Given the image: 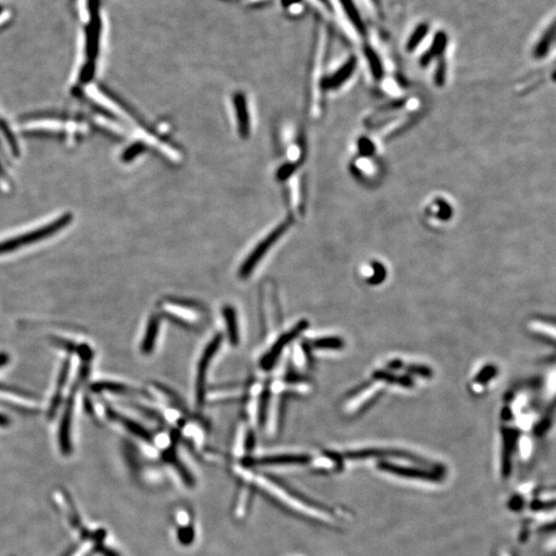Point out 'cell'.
<instances>
[{"instance_id": "obj_13", "label": "cell", "mask_w": 556, "mask_h": 556, "mask_svg": "<svg viewBox=\"0 0 556 556\" xmlns=\"http://www.w3.org/2000/svg\"><path fill=\"white\" fill-rule=\"evenodd\" d=\"M355 60L353 59L348 61V63L344 66V68L339 70L338 72H336L335 75H333V77L328 81V86L334 88L337 87L340 83H344V81L348 79L349 75H351V73H353V70H355Z\"/></svg>"}, {"instance_id": "obj_19", "label": "cell", "mask_w": 556, "mask_h": 556, "mask_svg": "<svg viewBox=\"0 0 556 556\" xmlns=\"http://www.w3.org/2000/svg\"><path fill=\"white\" fill-rule=\"evenodd\" d=\"M495 556H519V553L514 549H504V550L497 551Z\"/></svg>"}, {"instance_id": "obj_5", "label": "cell", "mask_w": 556, "mask_h": 556, "mask_svg": "<svg viewBox=\"0 0 556 556\" xmlns=\"http://www.w3.org/2000/svg\"><path fill=\"white\" fill-rule=\"evenodd\" d=\"M307 326H308V323H307L306 321H299L292 329L286 332L284 335L280 336L277 341L275 342V346L263 357L262 361H261V367H262V369H271V368L275 366V364L277 363L278 357L281 355L282 350H284L292 340L296 339V338L306 329Z\"/></svg>"}, {"instance_id": "obj_3", "label": "cell", "mask_w": 556, "mask_h": 556, "mask_svg": "<svg viewBox=\"0 0 556 556\" xmlns=\"http://www.w3.org/2000/svg\"><path fill=\"white\" fill-rule=\"evenodd\" d=\"M71 221H72V215L66 213V215L60 217L59 219H56L55 221H52V223L48 224L47 226H43L39 229L33 230V231L28 232V233L18 236V237L10 238V239L6 240V241H1L0 242V255L8 254V252H14V250H19V248L30 246L34 242L47 239V238L51 237V236L55 235L56 233L63 230L64 228H66V226L70 225Z\"/></svg>"}, {"instance_id": "obj_12", "label": "cell", "mask_w": 556, "mask_h": 556, "mask_svg": "<svg viewBox=\"0 0 556 556\" xmlns=\"http://www.w3.org/2000/svg\"><path fill=\"white\" fill-rule=\"evenodd\" d=\"M92 392L94 393H112L118 395L135 394V390L125 384H118V382L98 381L90 386Z\"/></svg>"}, {"instance_id": "obj_4", "label": "cell", "mask_w": 556, "mask_h": 556, "mask_svg": "<svg viewBox=\"0 0 556 556\" xmlns=\"http://www.w3.org/2000/svg\"><path fill=\"white\" fill-rule=\"evenodd\" d=\"M221 341H223V337L221 335L215 336L204 349L203 355L198 364L197 378H196V401H197L198 406H203L204 402H206V377H208L209 365L215 353L219 350Z\"/></svg>"}, {"instance_id": "obj_20", "label": "cell", "mask_w": 556, "mask_h": 556, "mask_svg": "<svg viewBox=\"0 0 556 556\" xmlns=\"http://www.w3.org/2000/svg\"><path fill=\"white\" fill-rule=\"evenodd\" d=\"M10 361V355L6 353H0V368L8 365Z\"/></svg>"}, {"instance_id": "obj_1", "label": "cell", "mask_w": 556, "mask_h": 556, "mask_svg": "<svg viewBox=\"0 0 556 556\" xmlns=\"http://www.w3.org/2000/svg\"><path fill=\"white\" fill-rule=\"evenodd\" d=\"M81 359V365L79 374H77V381L73 384L70 396L66 400V408H64L59 430H58V443H59L60 450L64 455H70L72 453L71 424H72L73 413H75V396L81 384L87 380L90 369H91L90 366H91L92 357H85V359Z\"/></svg>"}, {"instance_id": "obj_6", "label": "cell", "mask_w": 556, "mask_h": 556, "mask_svg": "<svg viewBox=\"0 0 556 556\" xmlns=\"http://www.w3.org/2000/svg\"><path fill=\"white\" fill-rule=\"evenodd\" d=\"M70 367L71 361L70 357H68V359H64L63 363H62L61 369H60L59 375H58L57 386H56L55 393H54L51 404H50L49 411H48V418H49V419H53V418L56 417V415H57L58 409L60 408L64 388H66L68 375H70Z\"/></svg>"}, {"instance_id": "obj_16", "label": "cell", "mask_w": 556, "mask_h": 556, "mask_svg": "<svg viewBox=\"0 0 556 556\" xmlns=\"http://www.w3.org/2000/svg\"><path fill=\"white\" fill-rule=\"evenodd\" d=\"M426 31H428V27L426 26H421L415 31V34L413 35L411 37L410 41L408 43V50H413L415 48L417 47L418 43L421 41V39H424V37H426Z\"/></svg>"}, {"instance_id": "obj_14", "label": "cell", "mask_w": 556, "mask_h": 556, "mask_svg": "<svg viewBox=\"0 0 556 556\" xmlns=\"http://www.w3.org/2000/svg\"><path fill=\"white\" fill-rule=\"evenodd\" d=\"M0 128H1L4 135H6V139H8L10 148H12L14 155L19 156V146L18 144H17V140L14 139V135H12V131H10V127H8L6 123L0 122Z\"/></svg>"}, {"instance_id": "obj_18", "label": "cell", "mask_w": 556, "mask_h": 556, "mask_svg": "<svg viewBox=\"0 0 556 556\" xmlns=\"http://www.w3.org/2000/svg\"><path fill=\"white\" fill-rule=\"evenodd\" d=\"M52 340H53V344H56L57 346H59V348L66 349V350L70 351V353H77V346H75V344H72V342L68 341V340L61 339V338L55 337H54Z\"/></svg>"}, {"instance_id": "obj_15", "label": "cell", "mask_w": 556, "mask_h": 556, "mask_svg": "<svg viewBox=\"0 0 556 556\" xmlns=\"http://www.w3.org/2000/svg\"><path fill=\"white\" fill-rule=\"evenodd\" d=\"M315 346L317 348H339L341 341L337 338H321L315 341Z\"/></svg>"}, {"instance_id": "obj_21", "label": "cell", "mask_w": 556, "mask_h": 556, "mask_svg": "<svg viewBox=\"0 0 556 556\" xmlns=\"http://www.w3.org/2000/svg\"><path fill=\"white\" fill-rule=\"evenodd\" d=\"M10 424V419L4 415H0V426H8Z\"/></svg>"}, {"instance_id": "obj_7", "label": "cell", "mask_w": 556, "mask_h": 556, "mask_svg": "<svg viewBox=\"0 0 556 556\" xmlns=\"http://www.w3.org/2000/svg\"><path fill=\"white\" fill-rule=\"evenodd\" d=\"M164 310L175 319L186 324H193L199 319V311L195 310L193 305L181 302H167Z\"/></svg>"}, {"instance_id": "obj_11", "label": "cell", "mask_w": 556, "mask_h": 556, "mask_svg": "<svg viewBox=\"0 0 556 556\" xmlns=\"http://www.w3.org/2000/svg\"><path fill=\"white\" fill-rule=\"evenodd\" d=\"M224 319L227 327L228 337L233 346H237L239 342V329H238L237 315L235 309L232 306H225L223 309Z\"/></svg>"}, {"instance_id": "obj_2", "label": "cell", "mask_w": 556, "mask_h": 556, "mask_svg": "<svg viewBox=\"0 0 556 556\" xmlns=\"http://www.w3.org/2000/svg\"><path fill=\"white\" fill-rule=\"evenodd\" d=\"M257 481H258L259 486L268 489L272 495H277V497H279V499L288 504L290 507L296 508L299 511L309 514V515L317 518V519L321 520V522H333L339 516L336 514L335 511L329 509V508H324L323 506L315 505V504H311L310 502L298 499L299 497L288 493L286 489L282 488L278 484L271 481L270 479H267L265 477H258L257 478Z\"/></svg>"}, {"instance_id": "obj_10", "label": "cell", "mask_w": 556, "mask_h": 556, "mask_svg": "<svg viewBox=\"0 0 556 556\" xmlns=\"http://www.w3.org/2000/svg\"><path fill=\"white\" fill-rule=\"evenodd\" d=\"M159 330H160V319H159L158 315H152L150 321H148L143 340H142L141 353L143 355H150L154 350L157 338H158Z\"/></svg>"}, {"instance_id": "obj_8", "label": "cell", "mask_w": 556, "mask_h": 556, "mask_svg": "<svg viewBox=\"0 0 556 556\" xmlns=\"http://www.w3.org/2000/svg\"><path fill=\"white\" fill-rule=\"evenodd\" d=\"M106 413H108V417L110 419L120 422L131 434L135 435V436L139 437V438L142 439V440L146 441V442H150V441H152V436H150V432H148L146 428H143V426H140L139 422L135 421V420L130 419V418L125 417L124 415H120V413H117V411L110 408V407H108V409H106Z\"/></svg>"}, {"instance_id": "obj_17", "label": "cell", "mask_w": 556, "mask_h": 556, "mask_svg": "<svg viewBox=\"0 0 556 556\" xmlns=\"http://www.w3.org/2000/svg\"><path fill=\"white\" fill-rule=\"evenodd\" d=\"M368 58H369L370 66H371V70L372 72H373L374 77H377V79H380L382 75V68L379 60H378V58L376 57L375 54L371 53V52H368Z\"/></svg>"}, {"instance_id": "obj_9", "label": "cell", "mask_w": 556, "mask_h": 556, "mask_svg": "<svg viewBox=\"0 0 556 556\" xmlns=\"http://www.w3.org/2000/svg\"><path fill=\"white\" fill-rule=\"evenodd\" d=\"M309 461H310V459L306 455H279L252 459V461H250V465L252 464V465L262 466L292 465V464H307Z\"/></svg>"}]
</instances>
